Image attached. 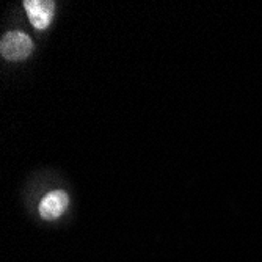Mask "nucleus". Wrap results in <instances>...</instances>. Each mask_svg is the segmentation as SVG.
Listing matches in <instances>:
<instances>
[{
	"instance_id": "7ed1b4c3",
	"label": "nucleus",
	"mask_w": 262,
	"mask_h": 262,
	"mask_svg": "<svg viewBox=\"0 0 262 262\" xmlns=\"http://www.w3.org/2000/svg\"><path fill=\"white\" fill-rule=\"evenodd\" d=\"M69 204V198L66 195V192L63 190H55V192L47 193L41 203H39V215L44 220H55L60 219L64 210L68 209Z\"/></svg>"
},
{
	"instance_id": "f257e3e1",
	"label": "nucleus",
	"mask_w": 262,
	"mask_h": 262,
	"mask_svg": "<svg viewBox=\"0 0 262 262\" xmlns=\"http://www.w3.org/2000/svg\"><path fill=\"white\" fill-rule=\"evenodd\" d=\"M33 52V42L24 32H8L0 41V54L8 61H22Z\"/></svg>"
},
{
	"instance_id": "f03ea898",
	"label": "nucleus",
	"mask_w": 262,
	"mask_h": 262,
	"mask_svg": "<svg viewBox=\"0 0 262 262\" xmlns=\"http://www.w3.org/2000/svg\"><path fill=\"white\" fill-rule=\"evenodd\" d=\"M22 5L30 24L36 30H44L49 27L55 13V4L52 0H26Z\"/></svg>"
}]
</instances>
